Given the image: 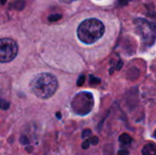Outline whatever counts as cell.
Masks as SVG:
<instances>
[{"label": "cell", "instance_id": "1", "mask_svg": "<svg viewBox=\"0 0 156 155\" xmlns=\"http://www.w3.org/2000/svg\"><path fill=\"white\" fill-rule=\"evenodd\" d=\"M58 82L57 78L50 73H40L35 76L30 83V91L39 99H49L57 91Z\"/></svg>", "mask_w": 156, "mask_h": 155}, {"label": "cell", "instance_id": "2", "mask_svg": "<svg viewBox=\"0 0 156 155\" xmlns=\"http://www.w3.org/2000/svg\"><path fill=\"white\" fill-rule=\"evenodd\" d=\"M105 26L103 23L96 18L84 20L78 27L77 34L79 39L84 44H93L98 41L104 34Z\"/></svg>", "mask_w": 156, "mask_h": 155}, {"label": "cell", "instance_id": "3", "mask_svg": "<svg viewBox=\"0 0 156 155\" xmlns=\"http://www.w3.org/2000/svg\"><path fill=\"white\" fill-rule=\"evenodd\" d=\"M94 106V98L92 93L88 91H81L73 98L71 101V108L78 115H87L90 112Z\"/></svg>", "mask_w": 156, "mask_h": 155}, {"label": "cell", "instance_id": "4", "mask_svg": "<svg viewBox=\"0 0 156 155\" xmlns=\"http://www.w3.org/2000/svg\"><path fill=\"white\" fill-rule=\"evenodd\" d=\"M134 25L143 43L148 47L154 45L156 38L155 24L144 18H137L134 20Z\"/></svg>", "mask_w": 156, "mask_h": 155}, {"label": "cell", "instance_id": "5", "mask_svg": "<svg viewBox=\"0 0 156 155\" xmlns=\"http://www.w3.org/2000/svg\"><path fill=\"white\" fill-rule=\"evenodd\" d=\"M18 47L16 41L10 38H2L0 40V61L6 63L12 61L17 55Z\"/></svg>", "mask_w": 156, "mask_h": 155}, {"label": "cell", "instance_id": "6", "mask_svg": "<svg viewBox=\"0 0 156 155\" xmlns=\"http://www.w3.org/2000/svg\"><path fill=\"white\" fill-rule=\"evenodd\" d=\"M143 155H156V145L154 143H147L142 151Z\"/></svg>", "mask_w": 156, "mask_h": 155}, {"label": "cell", "instance_id": "7", "mask_svg": "<svg viewBox=\"0 0 156 155\" xmlns=\"http://www.w3.org/2000/svg\"><path fill=\"white\" fill-rule=\"evenodd\" d=\"M119 141L123 144H129L132 143V137L128 133H122L119 137Z\"/></svg>", "mask_w": 156, "mask_h": 155}, {"label": "cell", "instance_id": "8", "mask_svg": "<svg viewBox=\"0 0 156 155\" xmlns=\"http://www.w3.org/2000/svg\"><path fill=\"white\" fill-rule=\"evenodd\" d=\"M13 7L16 10H22L25 7V1L23 0H18L13 3Z\"/></svg>", "mask_w": 156, "mask_h": 155}, {"label": "cell", "instance_id": "9", "mask_svg": "<svg viewBox=\"0 0 156 155\" xmlns=\"http://www.w3.org/2000/svg\"><path fill=\"white\" fill-rule=\"evenodd\" d=\"M61 17H62V16L60 14H53V15H50L48 16V21H50V22H56V21L59 20Z\"/></svg>", "mask_w": 156, "mask_h": 155}, {"label": "cell", "instance_id": "10", "mask_svg": "<svg viewBox=\"0 0 156 155\" xmlns=\"http://www.w3.org/2000/svg\"><path fill=\"white\" fill-rule=\"evenodd\" d=\"M8 108H9V103L7 101H5V100H1V109L4 110V111H5Z\"/></svg>", "mask_w": 156, "mask_h": 155}, {"label": "cell", "instance_id": "11", "mask_svg": "<svg viewBox=\"0 0 156 155\" xmlns=\"http://www.w3.org/2000/svg\"><path fill=\"white\" fill-rule=\"evenodd\" d=\"M90 134H91V131L90 130H85L82 132V138L83 139H88V137L90 136Z\"/></svg>", "mask_w": 156, "mask_h": 155}, {"label": "cell", "instance_id": "12", "mask_svg": "<svg viewBox=\"0 0 156 155\" xmlns=\"http://www.w3.org/2000/svg\"><path fill=\"white\" fill-rule=\"evenodd\" d=\"M90 140L89 139H87L86 141H84L83 143H82V148L84 149V150H87V149H89V147H90Z\"/></svg>", "mask_w": 156, "mask_h": 155}, {"label": "cell", "instance_id": "13", "mask_svg": "<svg viewBox=\"0 0 156 155\" xmlns=\"http://www.w3.org/2000/svg\"><path fill=\"white\" fill-rule=\"evenodd\" d=\"M89 140H90V144H92V145H97V144L99 143V139H98V137H91V138H90Z\"/></svg>", "mask_w": 156, "mask_h": 155}, {"label": "cell", "instance_id": "14", "mask_svg": "<svg viewBox=\"0 0 156 155\" xmlns=\"http://www.w3.org/2000/svg\"><path fill=\"white\" fill-rule=\"evenodd\" d=\"M84 80H85V76H80L78 79V82H77V85L78 86H82L83 83H84Z\"/></svg>", "mask_w": 156, "mask_h": 155}, {"label": "cell", "instance_id": "15", "mask_svg": "<svg viewBox=\"0 0 156 155\" xmlns=\"http://www.w3.org/2000/svg\"><path fill=\"white\" fill-rule=\"evenodd\" d=\"M94 82H96V83H100L101 82V79H94V77L92 76V75H90V83H94Z\"/></svg>", "mask_w": 156, "mask_h": 155}, {"label": "cell", "instance_id": "16", "mask_svg": "<svg viewBox=\"0 0 156 155\" xmlns=\"http://www.w3.org/2000/svg\"><path fill=\"white\" fill-rule=\"evenodd\" d=\"M130 1H132V0H118V3H119L121 5H127Z\"/></svg>", "mask_w": 156, "mask_h": 155}, {"label": "cell", "instance_id": "17", "mask_svg": "<svg viewBox=\"0 0 156 155\" xmlns=\"http://www.w3.org/2000/svg\"><path fill=\"white\" fill-rule=\"evenodd\" d=\"M21 143H22L23 144H27V143H29V141L27 140V138L26 136H22V137H21Z\"/></svg>", "mask_w": 156, "mask_h": 155}, {"label": "cell", "instance_id": "18", "mask_svg": "<svg viewBox=\"0 0 156 155\" xmlns=\"http://www.w3.org/2000/svg\"><path fill=\"white\" fill-rule=\"evenodd\" d=\"M118 155H129V152L128 151H119Z\"/></svg>", "mask_w": 156, "mask_h": 155}, {"label": "cell", "instance_id": "19", "mask_svg": "<svg viewBox=\"0 0 156 155\" xmlns=\"http://www.w3.org/2000/svg\"><path fill=\"white\" fill-rule=\"evenodd\" d=\"M59 1L62 2V3H71V2L76 1V0H59Z\"/></svg>", "mask_w": 156, "mask_h": 155}, {"label": "cell", "instance_id": "20", "mask_svg": "<svg viewBox=\"0 0 156 155\" xmlns=\"http://www.w3.org/2000/svg\"><path fill=\"white\" fill-rule=\"evenodd\" d=\"M56 115H57V117H58V119H60V118H61V113H60V112H58Z\"/></svg>", "mask_w": 156, "mask_h": 155}, {"label": "cell", "instance_id": "21", "mask_svg": "<svg viewBox=\"0 0 156 155\" xmlns=\"http://www.w3.org/2000/svg\"><path fill=\"white\" fill-rule=\"evenodd\" d=\"M5 0H2V1H1V4H2V5H5Z\"/></svg>", "mask_w": 156, "mask_h": 155}, {"label": "cell", "instance_id": "22", "mask_svg": "<svg viewBox=\"0 0 156 155\" xmlns=\"http://www.w3.org/2000/svg\"><path fill=\"white\" fill-rule=\"evenodd\" d=\"M155 136H156V132H155Z\"/></svg>", "mask_w": 156, "mask_h": 155}]
</instances>
